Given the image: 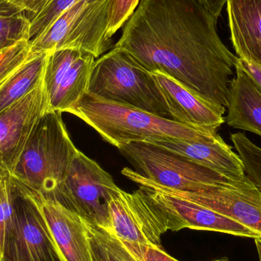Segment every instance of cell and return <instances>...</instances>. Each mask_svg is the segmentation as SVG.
I'll return each instance as SVG.
<instances>
[{
    "instance_id": "obj_1",
    "label": "cell",
    "mask_w": 261,
    "mask_h": 261,
    "mask_svg": "<svg viewBox=\"0 0 261 261\" xmlns=\"http://www.w3.org/2000/svg\"><path fill=\"white\" fill-rule=\"evenodd\" d=\"M198 0H141L115 47L147 71L161 72L219 107L228 106L239 58Z\"/></svg>"
},
{
    "instance_id": "obj_2",
    "label": "cell",
    "mask_w": 261,
    "mask_h": 261,
    "mask_svg": "<svg viewBox=\"0 0 261 261\" xmlns=\"http://www.w3.org/2000/svg\"><path fill=\"white\" fill-rule=\"evenodd\" d=\"M68 113L84 121L118 148L128 143L153 138L187 141H213L221 138L214 128L190 126L89 93Z\"/></svg>"
},
{
    "instance_id": "obj_3",
    "label": "cell",
    "mask_w": 261,
    "mask_h": 261,
    "mask_svg": "<svg viewBox=\"0 0 261 261\" xmlns=\"http://www.w3.org/2000/svg\"><path fill=\"white\" fill-rule=\"evenodd\" d=\"M77 150L64 125L62 113L47 112L26 143L12 177L56 199Z\"/></svg>"
},
{
    "instance_id": "obj_4",
    "label": "cell",
    "mask_w": 261,
    "mask_h": 261,
    "mask_svg": "<svg viewBox=\"0 0 261 261\" xmlns=\"http://www.w3.org/2000/svg\"><path fill=\"white\" fill-rule=\"evenodd\" d=\"M87 93L172 119L152 73L115 46L96 60Z\"/></svg>"
},
{
    "instance_id": "obj_5",
    "label": "cell",
    "mask_w": 261,
    "mask_h": 261,
    "mask_svg": "<svg viewBox=\"0 0 261 261\" xmlns=\"http://www.w3.org/2000/svg\"><path fill=\"white\" fill-rule=\"evenodd\" d=\"M119 149L135 171L174 190L199 192L214 186L242 187L252 182L248 176L233 179L147 141H134Z\"/></svg>"
},
{
    "instance_id": "obj_6",
    "label": "cell",
    "mask_w": 261,
    "mask_h": 261,
    "mask_svg": "<svg viewBox=\"0 0 261 261\" xmlns=\"http://www.w3.org/2000/svg\"><path fill=\"white\" fill-rule=\"evenodd\" d=\"M107 2L81 0L70 6L31 43L32 53L72 49L96 58L105 55L113 46L107 35Z\"/></svg>"
},
{
    "instance_id": "obj_7",
    "label": "cell",
    "mask_w": 261,
    "mask_h": 261,
    "mask_svg": "<svg viewBox=\"0 0 261 261\" xmlns=\"http://www.w3.org/2000/svg\"><path fill=\"white\" fill-rule=\"evenodd\" d=\"M119 190L110 173L78 150L56 200L88 223L110 231L109 203Z\"/></svg>"
},
{
    "instance_id": "obj_8",
    "label": "cell",
    "mask_w": 261,
    "mask_h": 261,
    "mask_svg": "<svg viewBox=\"0 0 261 261\" xmlns=\"http://www.w3.org/2000/svg\"><path fill=\"white\" fill-rule=\"evenodd\" d=\"M15 190L14 214L5 231L1 261H63L39 208Z\"/></svg>"
},
{
    "instance_id": "obj_9",
    "label": "cell",
    "mask_w": 261,
    "mask_h": 261,
    "mask_svg": "<svg viewBox=\"0 0 261 261\" xmlns=\"http://www.w3.org/2000/svg\"><path fill=\"white\" fill-rule=\"evenodd\" d=\"M111 230L127 243L161 247V237L168 231L167 221L159 207L141 189L128 193L122 189L109 203Z\"/></svg>"
},
{
    "instance_id": "obj_10",
    "label": "cell",
    "mask_w": 261,
    "mask_h": 261,
    "mask_svg": "<svg viewBox=\"0 0 261 261\" xmlns=\"http://www.w3.org/2000/svg\"><path fill=\"white\" fill-rule=\"evenodd\" d=\"M96 58L72 49L48 52L44 84L49 111L68 113L88 93Z\"/></svg>"
},
{
    "instance_id": "obj_11",
    "label": "cell",
    "mask_w": 261,
    "mask_h": 261,
    "mask_svg": "<svg viewBox=\"0 0 261 261\" xmlns=\"http://www.w3.org/2000/svg\"><path fill=\"white\" fill-rule=\"evenodd\" d=\"M47 112L44 80L30 93L0 112V167L13 172L31 135Z\"/></svg>"
},
{
    "instance_id": "obj_12",
    "label": "cell",
    "mask_w": 261,
    "mask_h": 261,
    "mask_svg": "<svg viewBox=\"0 0 261 261\" xmlns=\"http://www.w3.org/2000/svg\"><path fill=\"white\" fill-rule=\"evenodd\" d=\"M14 187L32 199L42 214L63 261H93L84 221L56 199L14 179Z\"/></svg>"
},
{
    "instance_id": "obj_13",
    "label": "cell",
    "mask_w": 261,
    "mask_h": 261,
    "mask_svg": "<svg viewBox=\"0 0 261 261\" xmlns=\"http://www.w3.org/2000/svg\"><path fill=\"white\" fill-rule=\"evenodd\" d=\"M151 73L175 122L216 130L225 122V107L202 99L165 73Z\"/></svg>"
},
{
    "instance_id": "obj_14",
    "label": "cell",
    "mask_w": 261,
    "mask_h": 261,
    "mask_svg": "<svg viewBox=\"0 0 261 261\" xmlns=\"http://www.w3.org/2000/svg\"><path fill=\"white\" fill-rule=\"evenodd\" d=\"M190 193L198 202L242 224L261 239V190L254 182L242 187L215 186Z\"/></svg>"
},
{
    "instance_id": "obj_15",
    "label": "cell",
    "mask_w": 261,
    "mask_h": 261,
    "mask_svg": "<svg viewBox=\"0 0 261 261\" xmlns=\"http://www.w3.org/2000/svg\"><path fill=\"white\" fill-rule=\"evenodd\" d=\"M147 142L177 153L233 179L248 177L240 156L222 138L213 141H187L173 138H153Z\"/></svg>"
},
{
    "instance_id": "obj_16",
    "label": "cell",
    "mask_w": 261,
    "mask_h": 261,
    "mask_svg": "<svg viewBox=\"0 0 261 261\" xmlns=\"http://www.w3.org/2000/svg\"><path fill=\"white\" fill-rule=\"evenodd\" d=\"M231 40L239 58L258 66L261 60V0H228Z\"/></svg>"
},
{
    "instance_id": "obj_17",
    "label": "cell",
    "mask_w": 261,
    "mask_h": 261,
    "mask_svg": "<svg viewBox=\"0 0 261 261\" xmlns=\"http://www.w3.org/2000/svg\"><path fill=\"white\" fill-rule=\"evenodd\" d=\"M230 85L225 122L231 128L261 137V87L238 61Z\"/></svg>"
},
{
    "instance_id": "obj_18",
    "label": "cell",
    "mask_w": 261,
    "mask_h": 261,
    "mask_svg": "<svg viewBox=\"0 0 261 261\" xmlns=\"http://www.w3.org/2000/svg\"><path fill=\"white\" fill-rule=\"evenodd\" d=\"M48 52L32 53L0 89V112L36 88L44 80Z\"/></svg>"
},
{
    "instance_id": "obj_19",
    "label": "cell",
    "mask_w": 261,
    "mask_h": 261,
    "mask_svg": "<svg viewBox=\"0 0 261 261\" xmlns=\"http://www.w3.org/2000/svg\"><path fill=\"white\" fill-rule=\"evenodd\" d=\"M84 221L93 261H135L128 248L113 233Z\"/></svg>"
},
{
    "instance_id": "obj_20",
    "label": "cell",
    "mask_w": 261,
    "mask_h": 261,
    "mask_svg": "<svg viewBox=\"0 0 261 261\" xmlns=\"http://www.w3.org/2000/svg\"><path fill=\"white\" fill-rule=\"evenodd\" d=\"M30 28L24 11L0 15V51L22 41H29Z\"/></svg>"
},
{
    "instance_id": "obj_21",
    "label": "cell",
    "mask_w": 261,
    "mask_h": 261,
    "mask_svg": "<svg viewBox=\"0 0 261 261\" xmlns=\"http://www.w3.org/2000/svg\"><path fill=\"white\" fill-rule=\"evenodd\" d=\"M231 140L243 163L245 173L261 190V147L242 132L232 134Z\"/></svg>"
},
{
    "instance_id": "obj_22",
    "label": "cell",
    "mask_w": 261,
    "mask_h": 261,
    "mask_svg": "<svg viewBox=\"0 0 261 261\" xmlns=\"http://www.w3.org/2000/svg\"><path fill=\"white\" fill-rule=\"evenodd\" d=\"M81 0H51L41 12L29 18L30 35L29 42L32 43L44 33L61 13Z\"/></svg>"
},
{
    "instance_id": "obj_23",
    "label": "cell",
    "mask_w": 261,
    "mask_h": 261,
    "mask_svg": "<svg viewBox=\"0 0 261 261\" xmlns=\"http://www.w3.org/2000/svg\"><path fill=\"white\" fill-rule=\"evenodd\" d=\"M15 190L12 173L0 167V245L3 246L5 231L12 220L15 208Z\"/></svg>"
},
{
    "instance_id": "obj_24",
    "label": "cell",
    "mask_w": 261,
    "mask_h": 261,
    "mask_svg": "<svg viewBox=\"0 0 261 261\" xmlns=\"http://www.w3.org/2000/svg\"><path fill=\"white\" fill-rule=\"evenodd\" d=\"M140 0H108L107 35L110 38L129 19Z\"/></svg>"
},
{
    "instance_id": "obj_25",
    "label": "cell",
    "mask_w": 261,
    "mask_h": 261,
    "mask_svg": "<svg viewBox=\"0 0 261 261\" xmlns=\"http://www.w3.org/2000/svg\"><path fill=\"white\" fill-rule=\"evenodd\" d=\"M32 55V44L22 41L0 51V82L15 73Z\"/></svg>"
},
{
    "instance_id": "obj_26",
    "label": "cell",
    "mask_w": 261,
    "mask_h": 261,
    "mask_svg": "<svg viewBox=\"0 0 261 261\" xmlns=\"http://www.w3.org/2000/svg\"><path fill=\"white\" fill-rule=\"evenodd\" d=\"M122 243L130 251L139 256L144 261H178L167 254L161 248L124 242Z\"/></svg>"
},
{
    "instance_id": "obj_27",
    "label": "cell",
    "mask_w": 261,
    "mask_h": 261,
    "mask_svg": "<svg viewBox=\"0 0 261 261\" xmlns=\"http://www.w3.org/2000/svg\"><path fill=\"white\" fill-rule=\"evenodd\" d=\"M18 7L21 8L27 12L28 17L34 15L41 12L51 0H8Z\"/></svg>"
},
{
    "instance_id": "obj_28",
    "label": "cell",
    "mask_w": 261,
    "mask_h": 261,
    "mask_svg": "<svg viewBox=\"0 0 261 261\" xmlns=\"http://www.w3.org/2000/svg\"><path fill=\"white\" fill-rule=\"evenodd\" d=\"M218 20L228 0H198Z\"/></svg>"
},
{
    "instance_id": "obj_29",
    "label": "cell",
    "mask_w": 261,
    "mask_h": 261,
    "mask_svg": "<svg viewBox=\"0 0 261 261\" xmlns=\"http://www.w3.org/2000/svg\"><path fill=\"white\" fill-rule=\"evenodd\" d=\"M238 62L241 67L256 81L257 84L261 87V67L252 63L248 62L245 60L239 58Z\"/></svg>"
},
{
    "instance_id": "obj_30",
    "label": "cell",
    "mask_w": 261,
    "mask_h": 261,
    "mask_svg": "<svg viewBox=\"0 0 261 261\" xmlns=\"http://www.w3.org/2000/svg\"><path fill=\"white\" fill-rule=\"evenodd\" d=\"M21 10L22 9L21 8L18 7L8 0H0V15L12 14Z\"/></svg>"
},
{
    "instance_id": "obj_31",
    "label": "cell",
    "mask_w": 261,
    "mask_h": 261,
    "mask_svg": "<svg viewBox=\"0 0 261 261\" xmlns=\"http://www.w3.org/2000/svg\"><path fill=\"white\" fill-rule=\"evenodd\" d=\"M256 247H257V253H258L259 261H261V239H254Z\"/></svg>"
},
{
    "instance_id": "obj_32",
    "label": "cell",
    "mask_w": 261,
    "mask_h": 261,
    "mask_svg": "<svg viewBox=\"0 0 261 261\" xmlns=\"http://www.w3.org/2000/svg\"><path fill=\"white\" fill-rule=\"evenodd\" d=\"M9 77H10V76H9V77L6 78V79H5L4 81H1V82H0V89H1L2 87H3V86L6 84V81H8V79H9Z\"/></svg>"
},
{
    "instance_id": "obj_33",
    "label": "cell",
    "mask_w": 261,
    "mask_h": 261,
    "mask_svg": "<svg viewBox=\"0 0 261 261\" xmlns=\"http://www.w3.org/2000/svg\"><path fill=\"white\" fill-rule=\"evenodd\" d=\"M213 261H230L227 257H222V258L218 259V260Z\"/></svg>"
},
{
    "instance_id": "obj_34",
    "label": "cell",
    "mask_w": 261,
    "mask_h": 261,
    "mask_svg": "<svg viewBox=\"0 0 261 261\" xmlns=\"http://www.w3.org/2000/svg\"><path fill=\"white\" fill-rule=\"evenodd\" d=\"M2 256H3V254H2L1 245H0V261L2 260Z\"/></svg>"
},
{
    "instance_id": "obj_35",
    "label": "cell",
    "mask_w": 261,
    "mask_h": 261,
    "mask_svg": "<svg viewBox=\"0 0 261 261\" xmlns=\"http://www.w3.org/2000/svg\"><path fill=\"white\" fill-rule=\"evenodd\" d=\"M259 67H261V60H260V64H259Z\"/></svg>"
}]
</instances>
